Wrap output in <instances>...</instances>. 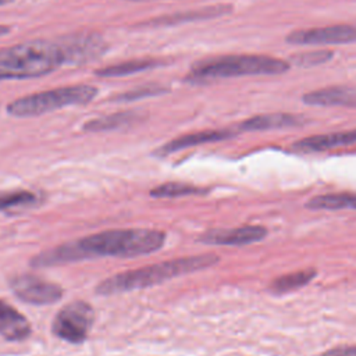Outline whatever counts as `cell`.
I'll return each instance as SVG.
<instances>
[{"label": "cell", "instance_id": "cell-26", "mask_svg": "<svg viewBox=\"0 0 356 356\" xmlns=\"http://www.w3.org/2000/svg\"><path fill=\"white\" fill-rule=\"evenodd\" d=\"M8 32H10V26H7V25H0V36L7 35Z\"/></svg>", "mask_w": 356, "mask_h": 356}, {"label": "cell", "instance_id": "cell-21", "mask_svg": "<svg viewBox=\"0 0 356 356\" xmlns=\"http://www.w3.org/2000/svg\"><path fill=\"white\" fill-rule=\"evenodd\" d=\"M39 202V196L31 191H4L0 192V211H8L11 209L29 207Z\"/></svg>", "mask_w": 356, "mask_h": 356}, {"label": "cell", "instance_id": "cell-5", "mask_svg": "<svg viewBox=\"0 0 356 356\" xmlns=\"http://www.w3.org/2000/svg\"><path fill=\"white\" fill-rule=\"evenodd\" d=\"M97 95V88L92 85H68L43 92L31 93L10 102L6 107L13 117H36L67 106L88 104Z\"/></svg>", "mask_w": 356, "mask_h": 356}, {"label": "cell", "instance_id": "cell-6", "mask_svg": "<svg viewBox=\"0 0 356 356\" xmlns=\"http://www.w3.org/2000/svg\"><path fill=\"white\" fill-rule=\"evenodd\" d=\"M93 320L92 306L83 300H74L57 312L51 323V332L61 341L82 343L90 332Z\"/></svg>", "mask_w": 356, "mask_h": 356}, {"label": "cell", "instance_id": "cell-15", "mask_svg": "<svg viewBox=\"0 0 356 356\" xmlns=\"http://www.w3.org/2000/svg\"><path fill=\"white\" fill-rule=\"evenodd\" d=\"M302 117L286 114V113H271V114H260L252 118L242 121L238 125V131H267L286 127H298L302 124Z\"/></svg>", "mask_w": 356, "mask_h": 356}, {"label": "cell", "instance_id": "cell-8", "mask_svg": "<svg viewBox=\"0 0 356 356\" xmlns=\"http://www.w3.org/2000/svg\"><path fill=\"white\" fill-rule=\"evenodd\" d=\"M285 40L292 44H342L356 42V26L328 25L291 32Z\"/></svg>", "mask_w": 356, "mask_h": 356}, {"label": "cell", "instance_id": "cell-19", "mask_svg": "<svg viewBox=\"0 0 356 356\" xmlns=\"http://www.w3.org/2000/svg\"><path fill=\"white\" fill-rule=\"evenodd\" d=\"M138 120V114L127 111V113H115L106 117L95 118L88 121L82 129L88 132H103V131H111L121 127H125L134 121Z\"/></svg>", "mask_w": 356, "mask_h": 356}, {"label": "cell", "instance_id": "cell-13", "mask_svg": "<svg viewBox=\"0 0 356 356\" xmlns=\"http://www.w3.org/2000/svg\"><path fill=\"white\" fill-rule=\"evenodd\" d=\"M31 332V323L26 317L0 299V337L7 341H24Z\"/></svg>", "mask_w": 356, "mask_h": 356}, {"label": "cell", "instance_id": "cell-24", "mask_svg": "<svg viewBox=\"0 0 356 356\" xmlns=\"http://www.w3.org/2000/svg\"><path fill=\"white\" fill-rule=\"evenodd\" d=\"M163 92H165V89L161 86H146V88L135 89L132 92L122 93V95L117 96V99L118 100H136V99H142L146 96H157V95H161Z\"/></svg>", "mask_w": 356, "mask_h": 356}, {"label": "cell", "instance_id": "cell-12", "mask_svg": "<svg viewBox=\"0 0 356 356\" xmlns=\"http://www.w3.org/2000/svg\"><path fill=\"white\" fill-rule=\"evenodd\" d=\"M352 145H356V129L307 136L295 142L293 147L300 152H324Z\"/></svg>", "mask_w": 356, "mask_h": 356}, {"label": "cell", "instance_id": "cell-1", "mask_svg": "<svg viewBox=\"0 0 356 356\" xmlns=\"http://www.w3.org/2000/svg\"><path fill=\"white\" fill-rule=\"evenodd\" d=\"M164 242L165 234L159 229H108L44 250L31 260V266L42 268L102 256H145L159 250Z\"/></svg>", "mask_w": 356, "mask_h": 356}, {"label": "cell", "instance_id": "cell-16", "mask_svg": "<svg viewBox=\"0 0 356 356\" xmlns=\"http://www.w3.org/2000/svg\"><path fill=\"white\" fill-rule=\"evenodd\" d=\"M232 6L229 4H217V6H209V7H202L196 10H189L184 13H177L172 15H165V17H159L152 19L150 25H172V24H181L185 21H196V19H209V18H216L221 17L224 14L231 13Z\"/></svg>", "mask_w": 356, "mask_h": 356}, {"label": "cell", "instance_id": "cell-17", "mask_svg": "<svg viewBox=\"0 0 356 356\" xmlns=\"http://www.w3.org/2000/svg\"><path fill=\"white\" fill-rule=\"evenodd\" d=\"M312 210H356V193H327L309 199L305 204Z\"/></svg>", "mask_w": 356, "mask_h": 356}, {"label": "cell", "instance_id": "cell-9", "mask_svg": "<svg viewBox=\"0 0 356 356\" xmlns=\"http://www.w3.org/2000/svg\"><path fill=\"white\" fill-rule=\"evenodd\" d=\"M68 58V64H82L97 58L104 50V40L95 33H75L60 38Z\"/></svg>", "mask_w": 356, "mask_h": 356}, {"label": "cell", "instance_id": "cell-14", "mask_svg": "<svg viewBox=\"0 0 356 356\" xmlns=\"http://www.w3.org/2000/svg\"><path fill=\"white\" fill-rule=\"evenodd\" d=\"M310 106H356V89L348 86H331L309 92L302 97Z\"/></svg>", "mask_w": 356, "mask_h": 356}, {"label": "cell", "instance_id": "cell-11", "mask_svg": "<svg viewBox=\"0 0 356 356\" xmlns=\"http://www.w3.org/2000/svg\"><path fill=\"white\" fill-rule=\"evenodd\" d=\"M238 132H239L238 128L236 129L225 128V129H206V131L182 135V136H178V138L164 143L163 146L157 147L154 150V154L159 157H165L171 153L179 152V150H184V149H188L192 146H199V145H204V143L229 139V138L235 136Z\"/></svg>", "mask_w": 356, "mask_h": 356}, {"label": "cell", "instance_id": "cell-7", "mask_svg": "<svg viewBox=\"0 0 356 356\" xmlns=\"http://www.w3.org/2000/svg\"><path fill=\"white\" fill-rule=\"evenodd\" d=\"M14 295L25 303L35 306L56 303L63 298L64 289L56 282H50L35 274H19L10 281Z\"/></svg>", "mask_w": 356, "mask_h": 356}, {"label": "cell", "instance_id": "cell-22", "mask_svg": "<svg viewBox=\"0 0 356 356\" xmlns=\"http://www.w3.org/2000/svg\"><path fill=\"white\" fill-rule=\"evenodd\" d=\"M207 191L204 188H199L191 184L182 182H165L150 191V196L153 197H181L191 195H202Z\"/></svg>", "mask_w": 356, "mask_h": 356}, {"label": "cell", "instance_id": "cell-20", "mask_svg": "<svg viewBox=\"0 0 356 356\" xmlns=\"http://www.w3.org/2000/svg\"><path fill=\"white\" fill-rule=\"evenodd\" d=\"M314 275H316V271L312 270V268L300 270V271L291 273V274H285V275L274 280L270 289L275 293L291 292V291H295V289L309 284L314 278Z\"/></svg>", "mask_w": 356, "mask_h": 356}, {"label": "cell", "instance_id": "cell-18", "mask_svg": "<svg viewBox=\"0 0 356 356\" xmlns=\"http://www.w3.org/2000/svg\"><path fill=\"white\" fill-rule=\"evenodd\" d=\"M163 65L161 60L157 58H139V60H129V61H124L120 64H114V65H108L100 70H96L95 74L99 76H107V78H114V76H125V75H131V74H136V72H142L146 70H152L156 67Z\"/></svg>", "mask_w": 356, "mask_h": 356}, {"label": "cell", "instance_id": "cell-23", "mask_svg": "<svg viewBox=\"0 0 356 356\" xmlns=\"http://www.w3.org/2000/svg\"><path fill=\"white\" fill-rule=\"evenodd\" d=\"M331 58H332V51L314 50V51H306V53L292 56V63L299 67L309 68V67H316V65L324 64V63L330 61Z\"/></svg>", "mask_w": 356, "mask_h": 356}, {"label": "cell", "instance_id": "cell-3", "mask_svg": "<svg viewBox=\"0 0 356 356\" xmlns=\"http://www.w3.org/2000/svg\"><path fill=\"white\" fill-rule=\"evenodd\" d=\"M216 263H218V256L216 254H196L165 260L163 263L145 266L136 270H129L111 275L103 280L96 286V292L99 295L106 296L131 292L136 289H145L149 286L163 284L168 280L211 267Z\"/></svg>", "mask_w": 356, "mask_h": 356}, {"label": "cell", "instance_id": "cell-27", "mask_svg": "<svg viewBox=\"0 0 356 356\" xmlns=\"http://www.w3.org/2000/svg\"><path fill=\"white\" fill-rule=\"evenodd\" d=\"M13 0H0V6H3V4H7V3H11Z\"/></svg>", "mask_w": 356, "mask_h": 356}, {"label": "cell", "instance_id": "cell-2", "mask_svg": "<svg viewBox=\"0 0 356 356\" xmlns=\"http://www.w3.org/2000/svg\"><path fill=\"white\" fill-rule=\"evenodd\" d=\"M68 64L61 39H33L0 49V81L39 78Z\"/></svg>", "mask_w": 356, "mask_h": 356}, {"label": "cell", "instance_id": "cell-25", "mask_svg": "<svg viewBox=\"0 0 356 356\" xmlns=\"http://www.w3.org/2000/svg\"><path fill=\"white\" fill-rule=\"evenodd\" d=\"M321 356H356V346L355 345L335 346L324 352Z\"/></svg>", "mask_w": 356, "mask_h": 356}, {"label": "cell", "instance_id": "cell-10", "mask_svg": "<svg viewBox=\"0 0 356 356\" xmlns=\"http://www.w3.org/2000/svg\"><path fill=\"white\" fill-rule=\"evenodd\" d=\"M267 235V229L261 225H243L232 229H213L200 236V242L206 245L241 246L261 241Z\"/></svg>", "mask_w": 356, "mask_h": 356}, {"label": "cell", "instance_id": "cell-4", "mask_svg": "<svg viewBox=\"0 0 356 356\" xmlns=\"http://www.w3.org/2000/svg\"><path fill=\"white\" fill-rule=\"evenodd\" d=\"M289 70L285 60L263 54H235L195 63L185 76L186 82L204 83L246 75H277Z\"/></svg>", "mask_w": 356, "mask_h": 356}]
</instances>
